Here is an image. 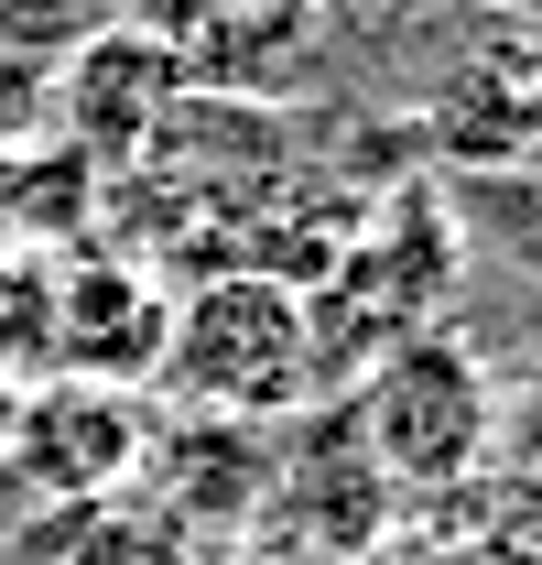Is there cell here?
Returning a JSON list of instances; mask_svg holds the SVG:
<instances>
[{
	"instance_id": "277c9868",
	"label": "cell",
	"mask_w": 542,
	"mask_h": 565,
	"mask_svg": "<svg viewBox=\"0 0 542 565\" xmlns=\"http://www.w3.org/2000/svg\"><path fill=\"white\" fill-rule=\"evenodd\" d=\"M423 565H542L532 533H456V544H434Z\"/></svg>"
},
{
	"instance_id": "7a4b0ae2",
	"label": "cell",
	"mask_w": 542,
	"mask_h": 565,
	"mask_svg": "<svg viewBox=\"0 0 542 565\" xmlns=\"http://www.w3.org/2000/svg\"><path fill=\"white\" fill-rule=\"evenodd\" d=\"M347 435H358V457H369L380 490H456L488 457V435H499V403H488V370L456 338H402L369 370Z\"/></svg>"
},
{
	"instance_id": "3957f363",
	"label": "cell",
	"mask_w": 542,
	"mask_h": 565,
	"mask_svg": "<svg viewBox=\"0 0 542 565\" xmlns=\"http://www.w3.org/2000/svg\"><path fill=\"white\" fill-rule=\"evenodd\" d=\"M152 282L141 273H76L66 282V359L76 370H98V381H141V370H163V305H141Z\"/></svg>"
},
{
	"instance_id": "6da1fadb",
	"label": "cell",
	"mask_w": 542,
	"mask_h": 565,
	"mask_svg": "<svg viewBox=\"0 0 542 565\" xmlns=\"http://www.w3.org/2000/svg\"><path fill=\"white\" fill-rule=\"evenodd\" d=\"M163 381L196 414H293L315 392V316L271 273H217L163 316Z\"/></svg>"
}]
</instances>
